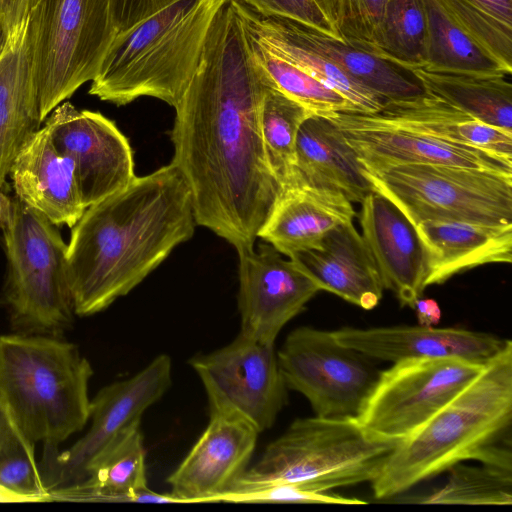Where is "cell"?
Wrapping results in <instances>:
<instances>
[{
	"label": "cell",
	"mask_w": 512,
	"mask_h": 512,
	"mask_svg": "<svg viewBox=\"0 0 512 512\" xmlns=\"http://www.w3.org/2000/svg\"><path fill=\"white\" fill-rule=\"evenodd\" d=\"M312 115L304 106L267 85L260 111L261 135L268 164L282 189L293 181L297 134Z\"/></svg>",
	"instance_id": "33"
},
{
	"label": "cell",
	"mask_w": 512,
	"mask_h": 512,
	"mask_svg": "<svg viewBox=\"0 0 512 512\" xmlns=\"http://www.w3.org/2000/svg\"><path fill=\"white\" fill-rule=\"evenodd\" d=\"M260 433L247 421L210 413L188 455L166 482L180 503H208L231 489L247 469Z\"/></svg>",
	"instance_id": "17"
},
{
	"label": "cell",
	"mask_w": 512,
	"mask_h": 512,
	"mask_svg": "<svg viewBox=\"0 0 512 512\" xmlns=\"http://www.w3.org/2000/svg\"><path fill=\"white\" fill-rule=\"evenodd\" d=\"M227 0H175L117 33L89 94L117 106L148 96L176 107L193 79L212 22Z\"/></svg>",
	"instance_id": "4"
},
{
	"label": "cell",
	"mask_w": 512,
	"mask_h": 512,
	"mask_svg": "<svg viewBox=\"0 0 512 512\" xmlns=\"http://www.w3.org/2000/svg\"><path fill=\"white\" fill-rule=\"evenodd\" d=\"M478 45L512 70V0H438Z\"/></svg>",
	"instance_id": "34"
},
{
	"label": "cell",
	"mask_w": 512,
	"mask_h": 512,
	"mask_svg": "<svg viewBox=\"0 0 512 512\" xmlns=\"http://www.w3.org/2000/svg\"><path fill=\"white\" fill-rule=\"evenodd\" d=\"M93 369L78 347L60 336H0V399L30 442L58 447L90 418Z\"/></svg>",
	"instance_id": "5"
},
{
	"label": "cell",
	"mask_w": 512,
	"mask_h": 512,
	"mask_svg": "<svg viewBox=\"0 0 512 512\" xmlns=\"http://www.w3.org/2000/svg\"><path fill=\"white\" fill-rule=\"evenodd\" d=\"M512 422V342L417 431L398 442L371 483L391 499L457 463H483Z\"/></svg>",
	"instance_id": "3"
},
{
	"label": "cell",
	"mask_w": 512,
	"mask_h": 512,
	"mask_svg": "<svg viewBox=\"0 0 512 512\" xmlns=\"http://www.w3.org/2000/svg\"><path fill=\"white\" fill-rule=\"evenodd\" d=\"M2 232L7 263L2 301L11 326L18 333L60 336L75 313L67 244L58 227L15 197Z\"/></svg>",
	"instance_id": "7"
},
{
	"label": "cell",
	"mask_w": 512,
	"mask_h": 512,
	"mask_svg": "<svg viewBox=\"0 0 512 512\" xmlns=\"http://www.w3.org/2000/svg\"><path fill=\"white\" fill-rule=\"evenodd\" d=\"M195 226L190 189L172 162L87 207L66 251L75 315L96 314L127 295Z\"/></svg>",
	"instance_id": "2"
},
{
	"label": "cell",
	"mask_w": 512,
	"mask_h": 512,
	"mask_svg": "<svg viewBox=\"0 0 512 512\" xmlns=\"http://www.w3.org/2000/svg\"><path fill=\"white\" fill-rule=\"evenodd\" d=\"M295 182L339 191L352 203H361L374 191L342 131L329 118L317 115L307 118L297 134L291 185Z\"/></svg>",
	"instance_id": "25"
},
{
	"label": "cell",
	"mask_w": 512,
	"mask_h": 512,
	"mask_svg": "<svg viewBox=\"0 0 512 512\" xmlns=\"http://www.w3.org/2000/svg\"><path fill=\"white\" fill-rule=\"evenodd\" d=\"M427 20L425 68L431 71L508 75L511 69L468 36L438 0H422Z\"/></svg>",
	"instance_id": "31"
},
{
	"label": "cell",
	"mask_w": 512,
	"mask_h": 512,
	"mask_svg": "<svg viewBox=\"0 0 512 512\" xmlns=\"http://www.w3.org/2000/svg\"><path fill=\"white\" fill-rule=\"evenodd\" d=\"M318 2V4L320 5V7L322 8V0H316ZM323 10V9H322ZM325 13V12H324Z\"/></svg>",
	"instance_id": "48"
},
{
	"label": "cell",
	"mask_w": 512,
	"mask_h": 512,
	"mask_svg": "<svg viewBox=\"0 0 512 512\" xmlns=\"http://www.w3.org/2000/svg\"><path fill=\"white\" fill-rule=\"evenodd\" d=\"M34 447V443L19 434L0 452V487L24 502L49 501V491L43 483Z\"/></svg>",
	"instance_id": "38"
},
{
	"label": "cell",
	"mask_w": 512,
	"mask_h": 512,
	"mask_svg": "<svg viewBox=\"0 0 512 512\" xmlns=\"http://www.w3.org/2000/svg\"><path fill=\"white\" fill-rule=\"evenodd\" d=\"M375 117L448 142L473 146L512 160V133L473 118L430 93L385 101Z\"/></svg>",
	"instance_id": "27"
},
{
	"label": "cell",
	"mask_w": 512,
	"mask_h": 512,
	"mask_svg": "<svg viewBox=\"0 0 512 512\" xmlns=\"http://www.w3.org/2000/svg\"><path fill=\"white\" fill-rule=\"evenodd\" d=\"M268 83L231 0L218 10L199 67L175 107L172 163L191 192L196 225L252 249L282 193L266 157L260 111Z\"/></svg>",
	"instance_id": "1"
},
{
	"label": "cell",
	"mask_w": 512,
	"mask_h": 512,
	"mask_svg": "<svg viewBox=\"0 0 512 512\" xmlns=\"http://www.w3.org/2000/svg\"><path fill=\"white\" fill-rule=\"evenodd\" d=\"M263 16L287 18L338 38L316 0H237Z\"/></svg>",
	"instance_id": "40"
},
{
	"label": "cell",
	"mask_w": 512,
	"mask_h": 512,
	"mask_svg": "<svg viewBox=\"0 0 512 512\" xmlns=\"http://www.w3.org/2000/svg\"><path fill=\"white\" fill-rule=\"evenodd\" d=\"M360 225L384 288L413 308L426 288V252L416 227L386 196L370 192L361 202Z\"/></svg>",
	"instance_id": "18"
},
{
	"label": "cell",
	"mask_w": 512,
	"mask_h": 512,
	"mask_svg": "<svg viewBox=\"0 0 512 512\" xmlns=\"http://www.w3.org/2000/svg\"><path fill=\"white\" fill-rule=\"evenodd\" d=\"M231 1L244 32L262 46L341 94L359 112L380 110L385 101L351 78L336 63L288 36L250 7L237 0Z\"/></svg>",
	"instance_id": "29"
},
{
	"label": "cell",
	"mask_w": 512,
	"mask_h": 512,
	"mask_svg": "<svg viewBox=\"0 0 512 512\" xmlns=\"http://www.w3.org/2000/svg\"><path fill=\"white\" fill-rule=\"evenodd\" d=\"M237 253L240 334L274 345L282 328L321 290L293 259H285L267 242L257 252L252 248Z\"/></svg>",
	"instance_id": "15"
},
{
	"label": "cell",
	"mask_w": 512,
	"mask_h": 512,
	"mask_svg": "<svg viewBox=\"0 0 512 512\" xmlns=\"http://www.w3.org/2000/svg\"><path fill=\"white\" fill-rule=\"evenodd\" d=\"M395 445L369 437L356 418H298L227 492L273 484L326 492L372 483Z\"/></svg>",
	"instance_id": "6"
},
{
	"label": "cell",
	"mask_w": 512,
	"mask_h": 512,
	"mask_svg": "<svg viewBox=\"0 0 512 512\" xmlns=\"http://www.w3.org/2000/svg\"><path fill=\"white\" fill-rule=\"evenodd\" d=\"M19 434H21V432L15 426L8 410L0 399V452Z\"/></svg>",
	"instance_id": "44"
},
{
	"label": "cell",
	"mask_w": 512,
	"mask_h": 512,
	"mask_svg": "<svg viewBox=\"0 0 512 512\" xmlns=\"http://www.w3.org/2000/svg\"><path fill=\"white\" fill-rule=\"evenodd\" d=\"M41 124L28 21L20 33L7 41L0 59V190H8L12 163Z\"/></svg>",
	"instance_id": "26"
},
{
	"label": "cell",
	"mask_w": 512,
	"mask_h": 512,
	"mask_svg": "<svg viewBox=\"0 0 512 512\" xmlns=\"http://www.w3.org/2000/svg\"><path fill=\"white\" fill-rule=\"evenodd\" d=\"M413 309L416 311L419 325L434 326L440 322L441 309L434 299L420 297L415 301Z\"/></svg>",
	"instance_id": "43"
},
{
	"label": "cell",
	"mask_w": 512,
	"mask_h": 512,
	"mask_svg": "<svg viewBox=\"0 0 512 512\" xmlns=\"http://www.w3.org/2000/svg\"><path fill=\"white\" fill-rule=\"evenodd\" d=\"M175 0H109L117 33L126 31Z\"/></svg>",
	"instance_id": "41"
},
{
	"label": "cell",
	"mask_w": 512,
	"mask_h": 512,
	"mask_svg": "<svg viewBox=\"0 0 512 512\" xmlns=\"http://www.w3.org/2000/svg\"><path fill=\"white\" fill-rule=\"evenodd\" d=\"M415 227L426 252V287L477 266L511 263L512 224L425 220Z\"/></svg>",
	"instance_id": "24"
},
{
	"label": "cell",
	"mask_w": 512,
	"mask_h": 512,
	"mask_svg": "<svg viewBox=\"0 0 512 512\" xmlns=\"http://www.w3.org/2000/svg\"><path fill=\"white\" fill-rule=\"evenodd\" d=\"M277 358L287 388L302 394L320 417L356 418L380 374L333 331L312 327L291 331Z\"/></svg>",
	"instance_id": "11"
},
{
	"label": "cell",
	"mask_w": 512,
	"mask_h": 512,
	"mask_svg": "<svg viewBox=\"0 0 512 512\" xmlns=\"http://www.w3.org/2000/svg\"><path fill=\"white\" fill-rule=\"evenodd\" d=\"M49 501L180 503L170 493L154 492L147 485L140 421L95 458L83 481L51 491Z\"/></svg>",
	"instance_id": "22"
},
{
	"label": "cell",
	"mask_w": 512,
	"mask_h": 512,
	"mask_svg": "<svg viewBox=\"0 0 512 512\" xmlns=\"http://www.w3.org/2000/svg\"><path fill=\"white\" fill-rule=\"evenodd\" d=\"M13 199L0 190V229L2 230L9 222L12 213Z\"/></svg>",
	"instance_id": "45"
},
{
	"label": "cell",
	"mask_w": 512,
	"mask_h": 512,
	"mask_svg": "<svg viewBox=\"0 0 512 512\" xmlns=\"http://www.w3.org/2000/svg\"><path fill=\"white\" fill-rule=\"evenodd\" d=\"M15 197L57 227L70 229L85 211L72 161L54 146L41 126L10 168Z\"/></svg>",
	"instance_id": "20"
},
{
	"label": "cell",
	"mask_w": 512,
	"mask_h": 512,
	"mask_svg": "<svg viewBox=\"0 0 512 512\" xmlns=\"http://www.w3.org/2000/svg\"><path fill=\"white\" fill-rule=\"evenodd\" d=\"M366 170L404 164H441L512 174V160L448 142L381 120L371 113L338 112L330 117Z\"/></svg>",
	"instance_id": "16"
},
{
	"label": "cell",
	"mask_w": 512,
	"mask_h": 512,
	"mask_svg": "<svg viewBox=\"0 0 512 512\" xmlns=\"http://www.w3.org/2000/svg\"><path fill=\"white\" fill-rule=\"evenodd\" d=\"M205 388L210 413L239 417L259 433L273 426L287 403V386L274 345L242 334L189 360Z\"/></svg>",
	"instance_id": "12"
},
{
	"label": "cell",
	"mask_w": 512,
	"mask_h": 512,
	"mask_svg": "<svg viewBox=\"0 0 512 512\" xmlns=\"http://www.w3.org/2000/svg\"><path fill=\"white\" fill-rule=\"evenodd\" d=\"M172 384V360L155 357L134 376L103 387L90 403L91 426L69 449L44 447L39 470L46 489L83 481L95 458L128 426L157 402Z\"/></svg>",
	"instance_id": "13"
},
{
	"label": "cell",
	"mask_w": 512,
	"mask_h": 512,
	"mask_svg": "<svg viewBox=\"0 0 512 512\" xmlns=\"http://www.w3.org/2000/svg\"><path fill=\"white\" fill-rule=\"evenodd\" d=\"M427 20L422 0H387L376 54L409 70L426 62Z\"/></svg>",
	"instance_id": "35"
},
{
	"label": "cell",
	"mask_w": 512,
	"mask_h": 512,
	"mask_svg": "<svg viewBox=\"0 0 512 512\" xmlns=\"http://www.w3.org/2000/svg\"><path fill=\"white\" fill-rule=\"evenodd\" d=\"M0 503H24L17 495L0 487Z\"/></svg>",
	"instance_id": "46"
},
{
	"label": "cell",
	"mask_w": 512,
	"mask_h": 512,
	"mask_svg": "<svg viewBox=\"0 0 512 512\" xmlns=\"http://www.w3.org/2000/svg\"><path fill=\"white\" fill-rule=\"evenodd\" d=\"M265 17L288 36L336 63L351 78L384 101L402 100L425 92L412 70L299 22L282 17Z\"/></svg>",
	"instance_id": "28"
},
{
	"label": "cell",
	"mask_w": 512,
	"mask_h": 512,
	"mask_svg": "<svg viewBox=\"0 0 512 512\" xmlns=\"http://www.w3.org/2000/svg\"><path fill=\"white\" fill-rule=\"evenodd\" d=\"M374 191L416 226L425 220L512 224V174L441 164L366 170Z\"/></svg>",
	"instance_id": "9"
},
{
	"label": "cell",
	"mask_w": 512,
	"mask_h": 512,
	"mask_svg": "<svg viewBox=\"0 0 512 512\" xmlns=\"http://www.w3.org/2000/svg\"><path fill=\"white\" fill-rule=\"evenodd\" d=\"M354 216L352 202L341 192L295 182L282 190L257 237L290 257L315 247L327 232Z\"/></svg>",
	"instance_id": "23"
},
{
	"label": "cell",
	"mask_w": 512,
	"mask_h": 512,
	"mask_svg": "<svg viewBox=\"0 0 512 512\" xmlns=\"http://www.w3.org/2000/svg\"><path fill=\"white\" fill-rule=\"evenodd\" d=\"M43 0H0V26L7 41L21 32Z\"/></svg>",
	"instance_id": "42"
},
{
	"label": "cell",
	"mask_w": 512,
	"mask_h": 512,
	"mask_svg": "<svg viewBox=\"0 0 512 512\" xmlns=\"http://www.w3.org/2000/svg\"><path fill=\"white\" fill-rule=\"evenodd\" d=\"M244 34L251 56L269 85L317 116L330 117L338 112H359L341 94L274 54L245 32Z\"/></svg>",
	"instance_id": "32"
},
{
	"label": "cell",
	"mask_w": 512,
	"mask_h": 512,
	"mask_svg": "<svg viewBox=\"0 0 512 512\" xmlns=\"http://www.w3.org/2000/svg\"><path fill=\"white\" fill-rule=\"evenodd\" d=\"M457 463L448 469L447 482L420 496L402 500L424 504L511 505L512 473L488 465Z\"/></svg>",
	"instance_id": "36"
},
{
	"label": "cell",
	"mask_w": 512,
	"mask_h": 512,
	"mask_svg": "<svg viewBox=\"0 0 512 512\" xmlns=\"http://www.w3.org/2000/svg\"><path fill=\"white\" fill-rule=\"evenodd\" d=\"M43 126L56 149L72 161L85 208L122 190L136 177L128 139L100 112L79 110L64 101Z\"/></svg>",
	"instance_id": "14"
},
{
	"label": "cell",
	"mask_w": 512,
	"mask_h": 512,
	"mask_svg": "<svg viewBox=\"0 0 512 512\" xmlns=\"http://www.w3.org/2000/svg\"><path fill=\"white\" fill-rule=\"evenodd\" d=\"M219 501L235 503L366 504L361 499L344 497L331 491H312L293 484H273L241 491H229L215 499V502Z\"/></svg>",
	"instance_id": "39"
},
{
	"label": "cell",
	"mask_w": 512,
	"mask_h": 512,
	"mask_svg": "<svg viewBox=\"0 0 512 512\" xmlns=\"http://www.w3.org/2000/svg\"><path fill=\"white\" fill-rule=\"evenodd\" d=\"M31 67L42 123L98 74L117 34L109 0H43L29 19Z\"/></svg>",
	"instance_id": "8"
},
{
	"label": "cell",
	"mask_w": 512,
	"mask_h": 512,
	"mask_svg": "<svg viewBox=\"0 0 512 512\" xmlns=\"http://www.w3.org/2000/svg\"><path fill=\"white\" fill-rule=\"evenodd\" d=\"M430 93L473 118L512 133V84L508 75L412 70Z\"/></svg>",
	"instance_id": "30"
},
{
	"label": "cell",
	"mask_w": 512,
	"mask_h": 512,
	"mask_svg": "<svg viewBox=\"0 0 512 512\" xmlns=\"http://www.w3.org/2000/svg\"><path fill=\"white\" fill-rule=\"evenodd\" d=\"M6 45H7V38H6V35H5L2 27L0 26V59L5 51Z\"/></svg>",
	"instance_id": "47"
},
{
	"label": "cell",
	"mask_w": 512,
	"mask_h": 512,
	"mask_svg": "<svg viewBox=\"0 0 512 512\" xmlns=\"http://www.w3.org/2000/svg\"><path fill=\"white\" fill-rule=\"evenodd\" d=\"M319 286L365 310L375 308L384 285L376 262L353 221L327 232L313 248L290 257Z\"/></svg>",
	"instance_id": "21"
},
{
	"label": "cell",
	"mask_w": 512,
	"mask_h": 512,
	"mask_svg": "<svg viewBox=\"0 0 512 512\" xmlns=\"http://www.w3.org/2000/svg\"><path fill=\"white\" fill-rule=\"evenodd\" d=\"M386 2L322 0V9L340 40L376 54Z\"/></svg>",
	"instance_id": "37"
},
{
	"label": "cell",
	"mask_w": 512,
	"mask_h": 512,
	"mask_svg": "<svg viewBox=\"0 0 512 512\" xmlns=\"http://www.w3.org/2000/svg\"><path fill=\"white\" fill-rule=\"evenodd\" d=\"M485 364L454 357L395 362L380 371L356 420L372 439L397 444L443 408Z\"/></svg>",
	"instance_id": "10"
},
{
	"label": "cell",
	"mask_w": 512,
	"mask_h": 512,
	"mask_svg": "<svg viewBox=\"0 0 512 512\" xmlns=\"http://www.w3.org/2000/svg\"><path fill=\"white\" fill-rule=\"evenodd\" d=\"M333 335L342 345L370 359L392 363L444 357L487 363L510 342L483 332L422 325L365 329L345 327L333 331Z\"/></svg>",
	"instance_id": "19"
}]
</instances>
